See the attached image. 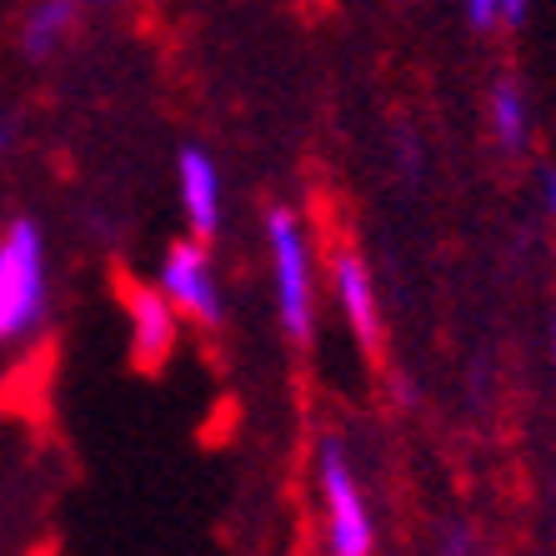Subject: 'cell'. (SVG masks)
<instances>
[{
    "label": "cell",
    "instance_id": "1",
    "mask_svg": "<svg viewBox=\"0 0 556 556\" xmlns=\"http://www.w3.org/2000/svg\"><path fill=\"white\" fill-rule=\"evenodd\" d=\"M51 316V247L36 216L0 226V351L26 346Z\"/></svg>",
    "mask_w": 556,
    "mask_h": 556
},
{
    "label": "cell",
    "instance_id": "2",
    "mask_svg": "<svg viewBox=\"0 0 556 556\" xmlns=\"http://www.w3.org/2000/svg\"><path fill=\"white\" fill-rule=\"evenodd\" d=\"M266 256H271L276 321L291 341H311L316 331V251H311L306 220L291 206L266 211Z\"/></svg>",
    "mask_w": 556,
    "mask_h": 556
},
{
    "label": "cell",
    "instance_id": "3",
    "mask_svg": "<svg viewBox=\"0 0 556 556\" xmlns=\"http://www.w3.org/2000/svg\"><path fill=\"white\" fill-rule=\"evenodd\" d=\"M316 496H321V542L326 556H371L376 552V517L356 462L337 437L316 446Z\"/></svg>",
    "mask_w": 556,
    "mask_h": 556
},
{
    "label": "cell",
    "instance_id": "4",
    "mask_svg": "<svg viewBox=\"0 0 556 556\" xmlns=\"http://www.w3.org/2000/svg\"><path fill=\"white\" fill-rule=\"evenodd\" d=\"M155 286L170 306L181 311V321H195V326H220L226 321V296H220V276H216V261L211 251L186 236L176 247L161 256L155 266Z\"/></svg>",
    "mask_w": 556,
    "mask_h": 556
},
{
    "label": "cell",
    "instance_id": "5",
    "mask_svg": "<svg viewBox=\"0 0 556 556\" xmlns=\"http://www.w3.org/2000/svg\"><path fill=\"white\" fill-rule=\"evenodd\" d=\"M176 195H181V216L191 226L195 241H211L220 231V206H226V191H220V170L211 161V151L201 146H186L176 155Z\"/></svg>",
    "mask_w": 556,
    "mask_h": 556
},
{
    "label": "cell",
    "instance_id": "6",
    "mask_svg": "<svg viewBox=\"0 0 556 556\" xmlns=\"http://www.w3.org/2000/svg\"><path fill=\"white\" fill-rule=\"evenodd\" d=\"M331 296H337L341 316H346L351 337L362 346H376V337H381V301H376V281H371V266L362 261V251L341 247L331 256Z\"/></svg>",
    "mask_w": 556,
    "mask_h": 556
},
{
    "label": "cell",
    "instance_id": "7",
    "mask_svg": "<svg viewBox=\"0 0 556 556\" xmlns=\"http://www.w3.org/2000/svg\"><path fill=\"white\" fill-rule=\"evenodd\" d=\"M126 326H130V346L146 366H161L176 346V331H181V311L161 296V286H136L126 296Z\"/></svg>",
    "mask_w": 556,
    "mask_h": 556
},
{
    "label": "cell",
    "instance_id": "8",
    "mask_svg": "<svg viewBox=\"0 0 556 556\" xmlns=\"http://www.w3.org/2000/svg\"><path fill=\"white\" fill-rule=\"evenodd\" d=\"M80 26V0H36L21 21V51L30 61H51Z\"/></svg>",
    "mask_w": 556,
    "mask_h": 556
},
{
    "label": "cell",
    "instance_id": "9",
    "mask_svg": "<svg viewBox=\"0 0 556 556\" xmlns=\"http://www.w3.org/2000/svg\"><path fill=\"white\" fill-rule=\"evenodd\" d=\"M486 121H492V141L506 155H521L531 141V101L521 91V80H496L486 96Z\"/></svg>",
    "mask_w": 556,
    "mask_h": 556
},
{
    "label": "cell",
    "instance_id": "10",
    "mask_svg": "<svg viewBox=\"0 0 556 556\" xmlns=\"http://www.w3.org/2000/svg\"><path fill=\"white\" fill-rule=\"evenodd\" d=\"M471 30H496L502 26V0H462Z\"/></svg>",
    "mask_w": 556,
    "mask_h": 556
},
{
    "label": "cell",
    "instance_id": "11",
    "mask_svg": "<svg viewBox=\"0 0 556 556\" xmlns=\"http://www.w3.org/2000/svg\"><path fill=\"white\" fill-rule=\"evenodd\" d=\"M437 556H477V536H471L466 527H452L437 542Z\"/></svg>",
    "mask_w": 556,
    "mask_h": 556
},
{
    "label": "cell",
    "instance_id": "12",
    "mask_svg": "<svg viewBox=\"0 0 556 556\" xmlns=\"http://www.w3.org/2000/svg\"><path fill=\"white\" fill-rule=\"evenodd\" d=\"M531 15V0H502V30H521Z\"/></svg>",
    "mask_w": 556,
    "mask_h": 556
},
{
    "label": "cell",
    "instance_id": "13",
    "mask_svg": "<svg viewBox=\"0 0 556 556\" xmlns=\"http://www.w3.org/2000/svg\"><path fill=\"white\" fill-rule=\"evenodd\" d=\"M15 141H21V130H15V121L11 116H0V161L15 151Z\"/></svg>",
    "mask_w": 556,
    "mask_h": 556
},
{
    "label": "cell",
    "instance_id": "14",
    "mask_svg": "<svg viewBox=\"0 0 556 556\" xmlns=\"http://www.w3.org/2000/svg\"><path fill=\"white\" fill-rule=\"evenodd\" d=\"M416 166H421V151H416L412 136H402V170L406 176H416Z\"/></svg>",
    "mask_w": 556,
    "mask_h": 556
},
{
    "label": "cell",
    "instance_id": "15",
    "mask_svg": "<svg viewBox=\"0 0 556 556\" xmlns=\"http://www.w3.org/2000/svg\"><path fill=\"white\" fill-rule=\"evenodd\" d=\"M542 206L556 216V170H546V181H542Z\"/></svg>",
    "mask_w": 556,
    "mask_h": 556
},
{
    "label": "cell",
    "instance_id": "16",
    "mask_svg": "<svg viewBox=\"0 0 556 556\" xmlns=\"http://www.w3.org/2000/svg\"><path fill=\"white\" fill-rule=\"evenodd\" d=\"M80 5H116V0H80Z\"/></svg>",
    "mask_w": 556,
    "mask_h": 556
},
{
    "label": "cell",
    "instance_id": "17",
    "mask_svg": "<svg viewBox=\"0 0 556 556\" xmlns=\"http://www.w3.org/2000/svg\"><path fill=\"white\" fill-rule=\"evenodd\" d=\"M552 362H556V321H552Z\"/></svg>",
    "mask_w": 556,
    "mask_h": 556
}]
</instances>
